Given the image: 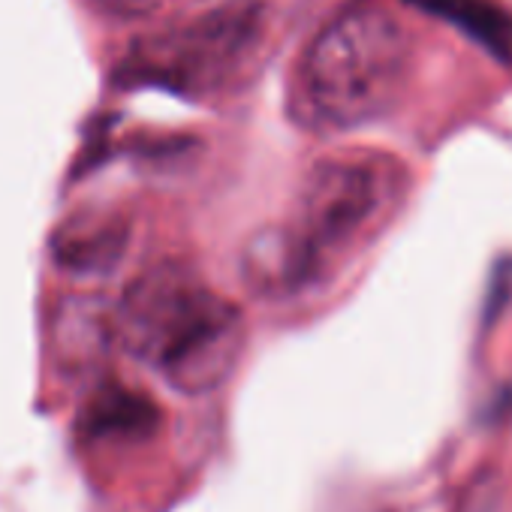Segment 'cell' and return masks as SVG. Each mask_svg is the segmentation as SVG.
Returning <instances> with one entry per match:
<instances>
[{
    "instance_id": "obj_5",
    "label": "cell",
    "mask_w": 512,
    "mask_h": 512,
    "mask_svg": "<svg viewBox=\"0 0 512 512\" xmlns=\"http://www.w3.org/2000/svg\"><path fill=\"white\" fill-rule=\"evenodd\" d=\"M410 4L455 25L485 52L512 64V16L491 0H410Z\"/></svg>"
},
{
    "instance_id": "obj_6",
    "label": "cell",
    "mask_w": 512,
    "mask_h": 512,
    "mask_svg": "<svg viewBox=\"0 0 512 512\" xmlns=\"http://www.w3.org/2000/svg\"><path fill=\"white\" fill-rule=\"evenodd\" d=\"M55 250L73 272H106L124 250V226L118 220H76L58 235Z\"/></svg>"
},
{
    "instance_id": "obj_3",
    "label": "cell",
    "mask_w": 512,
    "mask_h": 512,
    "mask_svg": "<svg viewBox=\"0 0 512 512\" xmlns=\"http://www.w3.org/2000/svg\"><path fill=\"white\" fill-rule=\"evenodd\" d=\"M410 70V34L380 4L335 13L299 58L293 112L311 130H353L383 115Z\"/></svg>"
},
{
    "instance_id": "obj_2",
    "label": "cell",
    "mask_w": 512,
    "mask_h": 512,
    "mask_svg": "<svg viewBox=\"0 0 512 512\" xmlns=\"http://www.w3.org/2000/svg\"><path fill=\"white\" fill-rule=\"evenodd\" d=\"M112 332L121 347L184 395L220 389L244 353V317L199 272L163 263L124 290Z\"/></svg>"
},
{
    "instance_id": "obj_1",
    "label": "cell",
    "mask_w": 512,
    "mask_h": 512,
    "mask_svg": "<svg viewBox=\"0 0 512 512\" xmlns=\"http://www.w3.org/2000/svg\"><path fill=\"white\" fill-rule=\"evenodd\" d=\"M407 190L404 166L380 151L320 160L302 181L293 214L256 232L241 275L256 296L287 299L326 284L392 220Z\"/></svg>"
},
{
    "instance_id": "obj_4",
    "label": "cell",
    "mask_w": 512,
    "mask_h": 512,
    "mask_svg": "<svg viewBox=\"0 0 512 512\" xmlns=\"http://www.w3.org/2000/svg\"><path fill=\"white\" fill-rule=\"evenodd\" d=\"M269 40V13L256 0L220 7L196 22L139 43L124 73L184 97H211L238 85Z\"/></svg>"
},
{
    "instance_id": "obj_7",
    "label": "cell",
    "mask_w": 512,
    "mask_h": 512,
    "mask_svg": "<svg viewBox=\"0 0 512 512\" xmlns=\"http://www.w3.org/2000/svg\"><path fill=\"white\" fill-rule=\"evenodd\" d=\"M85 425H88V431H94L100 437H106V434L145 437L157 425V407L130 389L106 386L85 407Z\"/></svg>"
},
{
    "instance_id": "obj_8",
    "label": "cell",
    "mask_w": 512,
    "mask_h": 512,
    "mask_svg": "<svg viewBox=\"0 0 512 512\" xmlns=\"http://www.w3.org/2000/svg\"><path fill=\"white\" fill-rule=\"evenodd\" d=\"M88 4L103 16H112L121 22H139V19L154 16L163 0H88Z\"/></svg>"
}]
</instances>
